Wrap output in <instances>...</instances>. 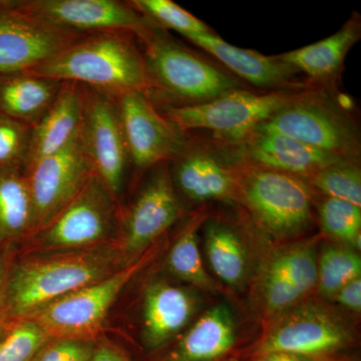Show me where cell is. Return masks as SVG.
I'll use <instances>...</instances> for the list:
<instances>
[{
    "instance_id": "18",
    "label": "cell",
    "mask_w": 361,
    "mask_h": 361,
    "mask_svg": "<svg viewBox=\"0 0 361 361\" xmlns=\"http://www.w3.org/2000/svg\"><path fill=\"white\" fill-rule=\"evenodd\" d=\"M85 87L63 82L58 97L32 127L23 172L71 141L80 129L84 113Z\"/></svg>"
},
{
    "instance_id": "6",
    "label": "cell",
    "mask_w": 361,
    "mask_h": 361,
    "mask_svg": "<svg viewBox=\"0 0 361 361\" xmlns=\"http://www.w3.org/2000/svg\"><path fill=\"white\" fill-rule=\"evenodd\" d=\"M240 193L260 225L276 237L302 231L312 217V193L303 178L243 163Z\"/></svg>"
},
{
    "instance_id": "21",
    "label": "cell",
    "mask_w": 361,
    "mask_h": 361,
    "mask_svg": "<svg viewBox=\"0 0 361 361\" xmlns=\"http://www.w3.org/2000/svg\"><path fill=\"white\" fill-rule=\"evenodd\" d=\"M196 301L189 291L164 282L149 285L144 299V338L147 345H163L186 326Z\"/></svg>"
},
{
    "instance_id": "4",
    "label": "cell",
    "mask_w": 361,
    "mask_h": 361,
    "mask_svg": "<svg viewBox=\"0 0 361 361\" xmlns=\"http://www.w3.org/2000/svg\"><path fill=\"white\" fill-rule=\"evenodd\" d=\"M302 92L280 90L260 94L237 90L205 103L168 104L161 113L180 132L212 130L228 141L237 142Z\"/></svg>"
},
{
    "instance_id": "5",
    "label": "cell",
    "mask_w": 361,
    "mask_h": 361,
    "mask_svg": "<svg viewBox=\"0 0 361 361\" xmlns=\"http://www.w3.org/2000/svg\"><path fill=\"white\" fill-rule=\"evenodd\" d=\"M257 128L287 135L339 158L360 159L357 125L317 90H304Z\"/></svg>"
},
{
    "instance_id": "9",
    "label": "cell",
    "mask_w": 361,
    "mask_h": 361,
    "mask_svg": "<svg viewBox=\"0 0 361 361\" xmlns=\"http://www.w3.org/2000/svg\"><path fill=\"white\" fill-rule=\"evenodd\" d=\"M115 196L97 174L73 201L37 232L40 245L75 250L101 243L115 231Z\"/></svg>"
},
{
    "instance_id": "20",
    "label": "cell",
    "mask_w": 361,
    "mask_h": 361,
    "mask_svg": "<svg viewBox=\"0 0 361 361\" xmlns=\"http://www.w3.org/2000/svg\"><path fill=\"white\" fill-rule=\"evenodd\" d=\"M360 14L351 16L338 32L326 39L279 54L277 58L317 82H332L343 68L344 59L360 39Z\"/></svg>"
},
{
    "instance_id": "2",
    "label": "cell",
    "mask_w": 361,
    "mask_h": 361,
    "mask_svg": "<svg viewBox=\"0 0 361 361\" xmlns=\"http://www.w3.org/2000/svg\"><path fill=\"white\" fill-rule=\"evenodd\" d=\"M30 73L61 82H75L116 97L140 90L149 94L152 82L144 54L132 33H89Z\"/></svg>"
},
{
    "instance_id": "28",
    "label": "cell",
    "mask_w": 361,
    "mask_h": 361,
    "mask_svg": "<svg viewBox=\"0 0 361 361\" xmlns=\"http://www.w3.org/2000/svg\"><path fill=\"white\" fill-rule=\"evenodd\" d=\"M311 186L326 196L361 208V172L358 160L332 164L308 178Z\"/></svg>"
},
{
    "instance_id": "29",
    "label": "cell",
    "mask_w": 361,
    "mask_h": 361,
    "mask_svg": "<svg viewBox=\"0 0 361 361\" xmlns=\"http://www.w3.org/2000/svg\"><path fill=\"white\" fill-rule=\"evenodd\" d=\"M360 274V257L353 249L329 247L322 252L318 263L317 283L325 296H336L342 287Z\"/></svg>"
},
{
    "instance_id": "35",
    "label": "cell",
    "mask_w": 361,
    "mask_h": 361,
    "mask_svg": "<svg viewBox=\"0 0 361 361\" xmlns=\"http://www.w3.org/2000/svg\"><path fill=\"white\" fill-rule=\"evenodd\" d=\"M94 351L89 339L59 338L47 342L33 361H90Z\"/></svg>"
},
{
    "instance_id": "34",
    "label": "cell",
    "mask_w": 361,
    "mask_h": 361,
    "mask_svg": "<svg viewBox=\"0 0 361 361\" xmlns=\"http://www.w3.org/2000/svg\"><path fill=\"white\" fill-rule=\"evenodd\" d=\"M263 294L266 310L269 313L281 312L302 297L294 288L275 258L266 271Z\"/></svg>"
},
{
    "instance_id": "33",
    "label": "cell",
    "mask_w": 361,
    "mask_h": 361,
    "mask_svg": "<svg viewBox=\"0 0 361 361\" xmlns=\"http://www.w3.org/2000/svg\"><path fill=\"white\" fill-rule=\"evenodd\" d=\"M32 126L0 114V168L23 170Z\"/></svg>"
},
{
    "instance_id": "19",
    "label": "cell",
    "mask_w": 361,
    "mask_h": 361,
    "mask_svg": "<svg viewBox=\"0 0 361 361\" xmlns=\"http://www.w3.org/2000/svg\"><path fill=\"white\" fill-rule=\"evenodd\" d=\"M176 185L195 202L231 200L241 197L237 170L228 168L215 154L191 147L175 159Z\"/></svg>"
},
{
    "instance_id": "30",
    "label": "cell",
    "mask_w": 361,
    "mask_h": 361,
    "mask_svg": "<svg viewBox=\"0 0 361 361\" xmlns=\"http://www.w3.org/2000/svg\"><path fill=\"white\" fill-rule=\"evenodd\" d=\"M130 4L159 27L175 30L186 39L213 32L206 23L172 0H133Z\"/></svg>"
},
{
    "instance_id": "12",
    "label": "cell",
    "mask_w": 361,
    "mask_h": 361,
    "mask_svg": "<svg viewBox=\"0 0 361 361\" xmlns=\"http://www.w3.org/2000/svg\"><path fill=\"white\" fill-rule=\"evenodd\" d=\"M26 13L59 27L85 33L123 32L141 39L157 25L129 2L118 0H16Z\"/></svg>"
},
{
    "instance_id": "26",
    "label": "cell",
    "mask_w": 361,
    "mask_h": 361,
    "mask_svg": "<svg viewBox=\"0 0 361 361\" xmlns=\"http://www.w3.org/2000/svg\"><path fill=\"white\" fill-rule=\"evenodd\" d=\"M203 220L204 213H198L190 220L169 253L167 266L173 274L184 281L214 291L218 289V285L204 268L197 237Z\"/></svg>"
},
{
    "instance_id": "36",
    "label": "cell",
    "mask_w": 361,
    "mask_h": 361,
    "mask_svg": "<svg viewBox=\"0 0 361 361\" xmlns=\"http://www.w3.org/2000/svg\"><path fill=\"white\" fill-rule=\"evenodd\" d=\"M336 300L349 310L360 312L361 310V278L358 277L342 287L336 294Z\"/></svg>"
},
{
    "instance_id": "24",
    "label": "cell",
    "mask_w": 361,
    "mask_h": 361,
    "mask_svg": "<svg viewBox=\"0 0 361 361\" xmlns=\"http://www.w3.org/2000/svg\"><path fill=\"white\" fill-rule=\"evenodd\" d=\"M33 230L32 196L25 172L0 168V256Z\"/></svg>"
},
{
    "instance_id": "1",
    "label": "cell",
    "mask_w": 361,
    "mask_h": 361,
    "mask_svg": "<svg viewBox=\"0 0 361 361\" xmlns=\"http://www.w3.org/2000/svg\"><path fill=\"white\" fill-rule=\"evenodd\" d=\"M120 265V255L106 248L21 259L11 264L6 261L4 322L30 317L61 297L113 274Z\"/></svg>"
},
{
    "instance_id": "38",
    "label": "cell",
    "mask_w": 361,
    "mask_h": 361,
    "mask_svg": "<svg viewBox=\"0 0 361 361\" xmlns=\"http://www.w3.org/2000/svg\"><path fill=\"white\" fill-rule=\"evenodd\" d=\"M257 361H322L317 360V357L311 356H303L291 355V353H274L268 355H261L260 360Z\"/></svg>"
},
{
    "instance_id": "27",
    "label": "cell",
    "mask_w": 361,
    "mask_h": 361,
    "mask_svg": "<svg viewBox=\"0 0 361 361\" xmlns=\"http://www.w3.org/2000/svg\"><path fill=\"white\" fill-rule=\"evenodd\" d=\"M49 339L30 318L4 322L0 330V361H33Z\"/></svg>"
},
{
    "instance_id": "14",
    "label": "cell",
    "mask_w": 361,
    "mask_h": 361,
    "mask_svg": "<svg viewBox=\"0 0 361 361\" xmlns=\"http://www.w3.org/2000/svg\"><path fill=\"white\" fill-rule=\"evenodd\" d=\"M164 165L151 176L126 218L122 254L128 260L146 250L182 212L174 180Z\"/></svg>"
},
{
    "instance_id": "3",
    "label": "cell",
    "mask_w": 361,
    "mask_h": 361,
    "mask_svg": "<svg viewBox=\"0 0 361 361\" xmlns=\"http://www.w3.org/2000/svg\"><path fill=\"white\" fill-rule=\"evenodd\" d=\"M158 25L141 37L144 59L152 82L151 92L159 90L172 106L205 103L221 96L244 90L240 80L220 70L173 39Z\"/></svg>"
},
{
    "instance_id": "25",
    "label": "cell",
    "mask_w": 361,
    "mask_h": 361,
    "mask_svg": "<svg viewBox=\"0 0 361 361\" xmlns=\"http://www.w3.org/2000/svg\"><path fill=\"white\" fill-rule=\"evenodd\" d=\"M206 250L211 267L222 281L238 285L247 269V255L241 239L227 226L214 223L207 228Z\"/></svg>"
},
{
    "instance_id": "15",
    "label": "cell",
    "mask_w": 361,
    "mask_h": 361,
    "mask_svg": "<svg viewBox=\"0 0 361 361\" xmlns=\"http://www.w3.org/2000/svg\"><path fill=\"white\" fill-rule=\"evenodd\" d=\"M348 339V331L329 313L318 308H302L278 323L260 344L257 353L318 357L341 348Z\"/></svg>"
},
{
    "instance_id": "13",
    "label": "cell",
    "mask_w": 361,
    "mask_h": 361,
    "mask_svg": "<svg viewBox=\"0 0 361 361\" xmlns=\"http://www.w3.org/2000/svg\"><path fill=\"white\" fill-rule=\"evenodd\" d=\"M80 134L94 173L116 197L122 190L130 161L113 97L85 87Z\"/></svg>"
},
{
    "instance_id": "37",
    "label": "cell",
    "mask_w": 361,
    "mask_h": 361,
    "mask_svg": "<svg viewBox=\"0 0 361 361\" xmlns=\"http://www.w3.org/2000/svg\"><path fill=\"white\" fill-rule=\"evenodd\" d=\"M90 361H129L116 349L110 346H101L94 349Z\"/></svg>"
},
{
    "instance_id": "11",
    "label": "cell",
    "mask_w": 361,
    "mask_h": 361,
    "mask_svg": "<svg viewBox=\"0 0 361 361\" xmlns=\"http://www.w3.org/2000/svg\"><path fill=\"white\" fill-rule=\"evenodd\" d=\"M113 99L135 168L146 170L174 161L186 148L184 133L164 116L147 92L134 90Z\"/></svg>"
},
{
    "instance_id": "39",
    "label": "cell",
    "mask_w": 361,
    "mask_h": 361,
    "mask_svg": "<svg viewBox=\"0 0 361 361\" xmlns=\"http://www.w3.org/2000/svg\"><path fill=\"white\" fill-rule=\"evenodd\" d=\"M6 257L0 256V330L4 324V279H6Z\"/></svg>"
},
{
    "instance_id": "31",
    "label": "cell",
    "mask_w": 361,
    "mask_h": 361,
    "mask_svg": "<svg viewBox=\"0 0 361 361\" xmlns=\"http://www.w3.org/2000/svg\"><path fill=\"white\" fill-rule=\"evenodd\" d=\"M323 230L332 238L360 248V207L338 199L326 198L319 207Z\"/></svg>"
},
{
    "instance_id": "10",
    "label": "cell",
    "mask_w": 361,
    "mask_h": 361,
    "mask_svg": "<svg viewBox=\"0 0 361 361\" xmlns=\"http://www.w3.org/2000/svg\"><path fill=\"white\" fill-rule=\"evenodd\" d=\"M85 35L26 13L16 0H0V73L32 70Z\"/></svg>"
},
{
    "instance_id": "16",
    "label": "cell",
    "mask_w": 361,
    "mask_h": 361,
    "mask_svg": "<svg viewBox=\"0 0 361 361\" xmlns=\"http://www.w3.org/2000/svg\"><path fill=\"white\" fill-rule=\"evenodd\" d=\"M237 142L243 163L307 179L332 164L353 160L339 158L287 135L259 128Z\"/></svg>"
},
{
    "instance_id": "17",
    "label": "cell",
    "mask_w": 361,
    "mask_h": 361,
    "mask_svg": "<svg viewBox=\"0 0 361 361\" xmlns=\"http://www.w3.org/2000/svg\"><path fill=\"white\" fill-rule=\"evenodd\" d=\"M187 39L212 54L231 73L254 87L269 92H301L310 89L298 77L300 73L280 61L277 56H263L251 49H240L228 44L214 32L194 35Z\"/></svg>"
},
{
    "instance_id": "22",
    "label": "cell",
    "mask_w": 361,
    "mask_h": 361,
    "mask_svg": "<svg viewBox=\"0 0 361 361\" xmlns=\"http://www.w3.org/2000/svg\"><path fill=\"white\" fill-rule=\"evenodd\" d=\"M63 84L30 71L0 73V114L32 127L49 110Z\"/></svg>"
},
{
    "instance_id": "23",
    "label": "cell",
    "mask_w": 361,
    "mask_h": 361,
    "mask_svg": "<svg viewBox=\"0 0 361 361\" xmlns=\"http://www.w3.org/2000/svg\"><path fill=\"white\" fill-rule=\"evenodd\" d=\"M236 338L231 311L218 305L207 311L183 337L170 361H211L225 355Z\"/></svg>"
},
{
    "instance_id": "8",
    "label": "cell",
    "mask_w": 361,
    "mask_h": 361,
    "mask_svg": "<svg viewBox=\"0 0 361 361\" xmlns=\"http://www.w3.org/2000/svg\"><path fill=\"white\" fill-rule=\"evenodd\" d=\"M32 196L35 230L39 232L75 199L94 173L80 129L63 149L25 173Z\"/></svg>"
},
{
    "instance_id": "7",
    "label": "cell",
    "mask_w": 361,
    "mask_h": 361,
    "mask_svg": "<svg viewBox=\"0 0 361 361\" xmlns=\"http://www.w3.org/2000/svg\"><path fill=\"white\" fill-rule=\"evenodd\" d=\"M151 256L152 253L142 255L108 277L61 297L27 318L37 322L51 339H87L99 330L116 297Z\"/></svg>"
},
{
    "instance_id": "32",
    "label": "cell",
    "mask_w": 361,
    "mask_h": 361,
    "mask_svg": "<svg viewBox=\"0 0 361 361\" xmlns=\"http://www.w3.org/2000/svg\"><path fill=\"white\" fill-rule=\"evenodd\" d=\"M275 260L301 296L317 284L318 263L314 248L310 244L291 247Z\"/></svg>"
}]
</instances>
